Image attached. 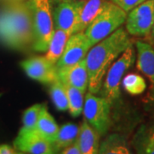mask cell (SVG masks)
Segmentation results:
<instances>
[{
	"mask_svg": "<svg viewBox=\"0 0 154 154\" xmlns=\"http://www.w3.org/2000/svg\"><path fill=\"white\" fill-rule=\"evenodd\" d=\"M36 129L43 137L45 138L47 140H49L50 142L51 143L54 142L59 127L57 126L53 116L49 113L45 105H44L39 114Z\"/></svg>",
	"mask_w": 154,
	"mask_h": 154,
	"instance_id": "cell-17",
	"label": "cell"
},
{
	"mask_svg": "<svg viewBox=\"0 0 154 154\" xmlns=\"http://www.w3.org/2000/svg\"><path fill=\"white\" fill-rule=\"evenodd\" d=\"M137 69L151 82L152 92H154V47L147 42L137 41Z\"/></svg>",
	"mask_w": 154,
	"mask_h": 154,
	"instance_id": "cell-14",
	"label": "cell"
},
{
	"mask_svg": "<svg viewBox=\"0 0 154 154\" xmlns=\"http://www.w3.org/2000/svg\"><path fill=\"white\" fill-rule=\"evenodd\" d=\"M71 34L62 29H55L46 50L45 57L53 63H57L65 49L67 41Z\"/></svg>",
	"mask_w": 154,
	"mask_h": 154,
	"instance_id": "cell-16",
	"label": "cell"
},
{
	"mask_svg": "<svg viewBox=\"0 0 154 154\" xmlns=\"http://www.w3.org/2000/svg\"><path fill=\"white\" fill-rule=\"evenodd\" d=\"M43 106V104H36L32 105L24 111L22 116V127L19 133L29 132L36 129L39 114Z\"/></svg>",
	"mask_w": 154,
	"mask_h": 154,
	"instance_id": "cell-24",
	"label": "cell"
},
{
	"mask_svg": "<svg viewBox=\"0 0 154 154\" xmlns=\"http://www.w3.org/2000/svg\"><path fill=\"white\" fill-rule=\"evenodd\" d=\"M105 1L106 0H82L73 33H84L90 23L103 9Z\"/></svg>",
	"mask_w": 154,
	"mask_h": 154,
	"instance_id": "cell-13",
	"label": "cell"
},
{
	"mask_svg": "<svg viewBox=\"0 0 154 154\" xmlns=\"http://www.w3.org/2000/svg\"><path fill=\"white\" fill-rule=\"evenodd\" d=\"M126 18L125 11L110 0H106L103 9L84 33L93 46L122 27Z\"/></svg>",
	"mask_w": 154,
	"mask_h": 154,
	"instance_id": "cell-3",
	"label": "cell"
},
{
	"mask_svg": "<svg viewBox=\"0 0 154 154\" xmlns=\"http://www.w3.org/2000/svg\"><path fill=\"white\" fill-rule=\"evenodd\" d=\"M154 22V1L146 0L128 12L126 18V30L136 37H146Z\"/></svg>",
	"mask_w": 154,
	"mask_h": 154,
	"instance_id": "cell-7",
	"label": "cell"
},
{
	"mask_svg": "<svg viewBox=\"0 0 154 154\" xmlns=\"http://www.w3.org/2000/svg\"><path fill=\"white\" fill-rule=\"evenodd\" d=\"M1 95H2V94H0V97H1Z\"/></svg>",
	"mask_w": 154,
	"mask_h": 154,
	"instance_id": "cell-32",
	"label": "cell"
},
{
	"mask_svg": "<svg viewBox=\"0 0 154 154\" xmlns=\"http://www.w3.org/2000/svg\"><path fill=\"white\" fill-rule=\"evenodd\" d=\"M8 2H11V1H24V0H6Z\"/></svg>",
	"mask_w": 154,
	"mask_h": 154,
	"instance_id": "cell-31",
	"label": "cell"
},
{
	"mask_svg": "<svg viewBox=\"0 0 154 154\" xmlns=\"http://www.w3.org/2000/svg\"><path fill=\"white\" fill-rule=\"evenodd\" d=\"M62 154H82V151L80 148V146L77 142V140L75 143L69 145L65 148H63L60 152Z\"/></svg>",
	"mask_w": 154,
	"mask_h": 154,
	"instance_id": "cell-26",
	"label": "cell"
},
{
	"mask_svg": "<svg viewBox=\"0 0 154 154\" xmlns=\"http://www.w3.org/2000/svg\"><path fill=\"white\" fill-rule=\"evenodd\" d=\"M17 150L15 147H12L10 145L2 144L0 145V154H17Z\"/></svg>",
	"mask_w": 154,
	"mask_h": 154,
	"instance_id": "cell-27",
	"label": "cell"
},
{
	"mask_svg": "<svg viewBox=\"0 0 154 154\" xmlns=\"http://www.w3.org/2000/svg\"><path fill=\"white\" fill-rule=\"evenodd\" d=\"M14 147L17 151L27 153L51 154L56 152L52 143L43 137L37 129L19 133L14 140Z\"/></svg>",
	"mask_w": 154,
	"mask_h": 154,
	"instance_id": "cell-10",
	"label": "cell"
},
{
	"mask_svg": "<svg viewBox=\"0 0 154 154\" xmlns=\"http://www.w3.org/2000/svg\"><path fill=\"white\" fill-rule=\"evenodd\" d=\"M63 85L66 89L67 97H68V103H69L68 110L69 111L72 116L77 117L83 112L85 94L78 88L65 84Z\"/></svg>",
	"mask_w": 154,
	"mask_h": 154,
	"instance_id": "cell-20",
	"label": "cell"
},
{
	"mask_svg": "<svg viewBox=\"0 0 154 154\" xmlns=\"http://www.w3.org/2000/svg\"><path fill=\"white\" fill-rule=\"evenodd\" d=\"M28 1L33 14V48L37 51H46L55 30L50 0Z\"/></svg>",
	"mask_w": 154,
	"mask_h": 154,
	"instance_id": "cell-4",
	"label": "cell"
},
{
	"mask_svg": "<svg viewBox=\"0 0 154 154\" xmlns=\"http://www.w3.org/2000/svg\"><path fill=\"white\" fill-rule=\"evenodd\" d=\"M122 87L127 93L131 95L142 94L146 89V83L143 77L138 74L127 75L122 81Z\"/></svg>",
	"mask_w": 154,
	"mask_h": 154,
	"instance_id": "cell-23",
	"label": "cell"
},
{
	"mask_svg": "<svg viewBox=\"0 0 154 154\" xmlns=\"http://www.w3.org/2000/svg\"><path fill=\"white\" fill-rule=\"evenodd\" d=\"M130 45L132 43L128 33L120 27L90 48L86 56L90 93H99L108 69Z\"/></svg>",
	"mask_w": 154,
	"mask_h": 154,
	"instance_id": "cell-1",
	"label": "cell"
},
{
	"mask_svg": "<svg viewBox=\"0 0 154 154\" xmlns=\"http://www.w3.org/2000/svg\"><path fill=\"white\" fill-rule=\"evenodd\" d=\"M99 132L91 126L86 119L82 122L77 138L82 154L99 153Z\"/></svg>",
	"mask_w": 154,
	"mask_h": 154,
	"instance_id": "cell-15",
	"label": "cell"
},
{
	"mask_svg": "<svg viewBox=\"0 0 154 154\" xmlns=\"http://www.w3.org/2000/svg\"><path fill=\"white\" fill-rule=\"evenodd\" d=\"M110 1L117 6H119L126 13H128L131 10L135 8L139 5H140L146 0H110Z\"/></svg>",
	"mask_w": 154,
	"mask_h": 154,
	"instance_id": "cell-25",
	"label": "cell"
},
{
	"mask_svg": "<svg viewBox=\"0 0 154 154\" xmlns=\"http://www.w3.org/2000/svg\"><path fill=\"white\" fill-rule=\"evenodd\" d=\"M153 1H154V0H153Z\"/></svg>",
	"mask_w": 154,
	"mask_h": 154,
	"instance_id": "cell-33",
	"label": "cell"
},
{
	"mask_svg": "<svg viewBox=\"0 0 154 154\" xmlns=\"http://www.w3.org/2000/svg\"><path fill=\"white\" fill-rule=\"evenodd\" d=\"M111 104L105 97H98L92 93L86 94L83 113L85 119L100 135L105 134L111 124Z\"/></svg>",
	"mask_w": 154,
	"mask_h": 154,
	"instance_id": "cell-6",
	"label": "cell"
},
{
	"mask_svg": "<svg viewBox=\"0 0 154 154\" xmlns=\"http://www.w3.org/2000/svg\"><path fill=\"white\" fill-rule=\"evenodd\" d=\"M99 153H130V151L127 146L123 139L119 135H110L101 144Z\"/></svg>",
	"mask_w": 154,
	"mask_h": 154,
	"instance_id": "cell-22",
	"label": "cell"
},
{
	"mask_svg": "<svg viewBox=\"0 0 154 154\" xmlns=\"http://www.w3.org/2000/svg\"><path fill=\"white\" fill-rule=\"evenodd\" d=\"M0 43L16 50L33 45V14L28 0L11 1L0 9Z\"/></svg>",
	"mask_w": 154,
	"mask_h": 154,
	"instance_id": "cell-2",
	"label": "cell"
},
{
	"mask_svg": "<svg viewBox=\"0 0 154 154\" xmlns=\"http://www.w3.org/2000/svg\"><path fill=\"white\" fill-rule=\"evenodd\" d=\"M146 39H147V41H148V43L150 45H152V46L154 47V22H153V25H152V28L151 29V31H150V33L146 37Z\"/></svg>",
	"mask_w": 154,
	"mask_h": 154,
	"instance_id": "cell-28",
	"label": "cell"
},
{
	"mask_svg": "<svg viewBox=\"0 0 154 154\" xmlns=\"http://www.w3.org/2000/svg\"><path fill=\"white\" fill-rule=\"evenodd\" d=\"M57 73L58 79L63 84L78 88L86 94L89 82L86 57L73 65L57 69Z\"/></svg>",
	"mask_w": 154,
	"mask_h": 154,
	"instance_id": "cell-12",
	"label": "cell"
},
{
	"mask_svg": "<svg viewBox=\"0 0 154 154\" xmlns=\"http://www.w3.org/2000/svg\"><path fill=\"white\" fill-rule=\"evenodd\" d=\"M134 146L139 153L154 154V126H143L138 131Z\"/></svg>",
	"mask_w": 154,
	"mask_h": 154,
	"instance_id": "cell-19",
	"label": "cell"
},
{
	"mask_svg": "<svg viewBox=\"0 0 154 154\" xmlns=\"http://www.w3.org/2000/svg\"><path fill=\"white\" fill-rule=\"evenodd\" d=\"M80 127L74 123H66L59 128L54 142L52 143L56 152H59L77 140Z\"/></svg>",
	"mask_w": 154,
	"mask_h": 154,
	"instance_id": "cell-18",
	"label": "cell"
},
{
	"mask_svg": "<svg viewBox=\"0 0 154 154\" xmlns=\"http://www.w3.org/2000/svg\"><path fill=\"white\" fill-rule=\"evenodd\" d=\"M21 66L28 77L42 83H51L58 78L57 68L45 57H33L25 59Z\"/></svg>",
	"mask_w": 154,
	"mask_h": 154,
	"instance_id": "cell-9",
	"label": "cell"
},
{
	"mask_svg": "<svg viewBox=\"0 0 154 154\" xmlns=\"http://www.w3.org/2000/svg\"><path fill=\"white\" fill-rule=\"evenodd\" d=\"M55 1H57V2H62V1H74V0H55Z\"/></svg>",
	"mask_w": 154,
	"mask_h": 154,
	"instance_id": "cell-30",
	"label": "cell"
},
{
	"mask_svg": "<svg viewBox=\"0 0 154 154\" xmlns=\"http://www.w3.org/2000/svg\"><path fill=\"white\" fill-rule=\"evenodd\" d=\"M81 5L82 0L59 2L52 13L55 29H62L72 34Z\"/></svg>",
	"mask_w": 154,
	"mask_h": 154,
	"instance_id": "cell-11",
	"label": "cell"
},
{
	"mask_svg": "<svg viewBox=\"0 0 154 154\" xmlns=\"http://www.w3.org/2000/svg\"><path fill=\"white\" fill-rule=\"evenodd\" d=\"M92 45L85 33H73L67 41L65 49L56 65L57 69L70 66L84 59Z\"/></svg>",
	"mask_w": 154,
	"mask_h": 154,
	"instance_id": "cell-8",
	"label": "cell"
},
{
	"mask_svg": "<svg viewBox=\"0 0 154 154\" xmlns=\"http://www.w3.org/2000/svg\"><path fill=\"white\" fill-rule=\"evenodd\" d=\"M135 62V51L130 45L120 57L111 64L106 73L105 82L101 87L102 97H105L112 105L120 96V84L125 72L128 70Z\"/></svg>",
	"mask_w": 154,
	"mask_h": 154,
	"instance_id": "cell-5",
	"label": "cell"
},
{
	"mask_svg": "<svg viewBox=\"0 0 154 154\" xmlns=\"http://www.w3.org/2000/svg\"><path fill=\"white\" fill-rule=\"evenodd\" d=\"M50 93L52 101L55 105L56 108L60 111L68 110L69 103L65 87L63 83L57 78L53 82L51 83Z\"/></svg>",
	"mask_w": 154,
	"mask_h": 154,
	"instance_id": "cell-21",
	"label": "cell"
},
{
	"mask_svg": "<svg viewBox=\"0 0 154 154\" xmlns=\"http://www.w3.org/2000/svg\"><path fill=\"white\" fill-rule=\"evenodd\" d=\"M152 97H151V99H152V101L154 103V92H152V95H151Z\"/></svg>",
	"mask_w": 154,
	"mask_h": 154,
	"instance_id": "cell-29",
	"label": "cell"
}]
</instances>
